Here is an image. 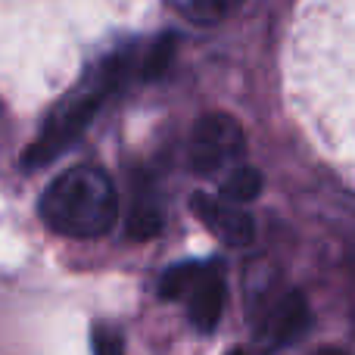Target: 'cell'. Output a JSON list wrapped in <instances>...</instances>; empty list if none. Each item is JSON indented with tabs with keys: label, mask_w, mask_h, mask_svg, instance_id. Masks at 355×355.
<instances>
[{
	"label": "cell",
	"mask_w": 355,
	"mask_h": 355,
	"mask_svg": "<svg viewBox=\"0 0 355 355\" xmlns=\"http://www.w3.org/2000/svg\"><path fill=\"white\" fill-rule=\"evenodd\" d=\"M131 75H137V56L131 47L110 53L94 72H87L78 81V87H72V94H66L50 110L47 122L41 125L35 141L28 144V150L22 156L25 172H37V168L50 166L53 159H60L85 135L87 125L97 119V112L110 103V97H116L122 91Z\"/></svg>",
	"instance_id": "obj_1"
},
{
	"label": "cell",
	"mask_w": 355,
	"mask_h": 355,
	"mask_svg": "<svg viewBox=\"0 0 355 355\" xmlns=\"http://www.w3.org/2000/svg\"><path fill=\"white\" fill-rule=\"evenodd\" d=\"M116 184L100 166H72L47 184L37 200L41 221L60 237L94 240L116 221Z\"/></svg>",
	"instance_id": "obj_2"
},
{
	"label": "cell",
	"mask_w": 355,
	"mask_h": 355,
	"mask_svg": "<svg viewBox=\"0 0 355 355\" xmlns=\"http://www.w3.org/2000/svg\"><path fill=\"white\" fill-rule=\"evenodd\" d=\"M162 300L187 302V315L196 331L212 334L225 315L227 281L221 262H181L159 277Z\"/></svg>",
	"instance_id": "obj_3"
},
{
	"label": "cell",
	"mask_w": 355,
	"mask_h": 355,
	"mask_svg": "<svg viewBox=\"0 0 355 355\" xmlns=\"http://www.w3.org/2000/svg\"><path fill=\"white\" fill-rule=\"evenodd\" d=\"M246 150L243 128L227 112H206L190 135V168L196 175H218L237 168Z\"/></svg>",
	"instance_id": "obj_4"
},
{
	"label": "cell",
	"mask_w": 355,
	"mask_h": 355,
	"mask_svg": "<svg viewBox=\"0 0 355 355\" xmlns=\"http://www.w3.org/2000/svg\"><path fill=\"white\" fill-rule=\"evenodd\" d=\"M312 324V312H309V302L300 290H287L284 296H277L268 306L262 318V327H259V337L268 346H290L302 337Z\"/></svg>",
	"instance_id": "obj_5"
},
{
	"label": "cell",
	"mask_w": 355,
	"mask_h": 355,
	"mask_svg": "<svg viewBox=\"0 0 355 355\" xmlns=\"http://www.w3.org/2000/svg\"><path fill=\"white\" fill-rule=\"evenodd\" d=\"M193 209L202 218V225L212 234H218V237L231 246H246L252 240V234H256V225H252V218L243 212V206H234L225 196L200 193V196H193Z\"/></svg>",
	"instance_id": "obj_6"
},
{
	"label": "cell",
	"mask_w": 355,
	"mask_h": 355,
	"mask_svg": "<svg viewBox=\"0 0 355 355\" xmlns=\"http://www.w3.org/2000/svg\"><path fill=\"white\" fill-rule=\"evenodd\" d=\"M166 225V215H162V206H159V196L156 190H137L135 193V202H131V212H128V237L131 240H153L156 234L162 231Z\"/></svg>",
	"instance_id": "obj_7"
},
{
	"label": "cell",
	"mask_w": 355,
	"mask_h": 355,
	"mask_svg": "<svg viewBox=\"0 0 355 355\" xmlns=\"http://www.w3.org/2000/svg\"><path fill=\"white\" fill-rule=\"evenodd\" d=\"M178 16L193 25H218L237 10L243 0H168Z\"/></svg>",
	"instance_id": "obj_8"
},
{
	"label": "cell",
	"mask_w": 355,
	"mask_h": 355,
	"mask_svg": "<svg viewBox=\"0 0 355 355\" xmlns=\"http://www.w3.org/2000/svg\"><path fill=\"white\" fill-rule=\"evenodd\" d=\"M259 193H262V175H259V168L237 166V168H231V172L225 175L218 196H225V200L234 202V206H243V202L256 200Z\"/></svg>",
	"instance_id": "obj_9"
},
{
	"label": "cell",
	"mask_w": 355,
	"mask_h": 355,
	"mask_svg": "<svg viewBox=\"0 0 355 355\" xmlns=\"http://www.w3.org/2000/svg\"><path fill=\"white\" fill-rule=\"evenodd\" d=\"M172 53H175V37L172 35L156 37L147 47V53L137 56V75H141V78H156V75H162L168 69V62H172Z\"/></svg>",
	"instance_id": "obj_10"
},
{
	"label": "cell",
	"mask_w": 355,
	"mask_h": 355,
	"mask_svg": "<svg viewBox=\"0 0 355 355\" xmlns=\"http://www.w3.org/2000/svg\"><path fill=\"white\" fill-rule=\"evenodd\" d=\"M91 343H94V355H122V337L112 334L110 327H97Z\"/></svg>",
	"instance_id": "obj_11"
},
{
	"label": "cell",
	"mask_w": 355,
	"mask_h": 355,
	"mask_svg": "<svg viewBox=\"0 0 355 355\" xmlns=\"http://www.w3.org/2000/svg\"><path fill=\"white\" fill-rule=\"evenodd\" d=\"M318 355H343V352H337V349H324V352H318Z\"/></svg>",
	"instance_id": "obj_12"
},
{
	"label": "cell",
	"mask_w": 355,
	"mask_h": 355,
	"mask_svg": "<svg viewBox=\"0 0 355 355\" xmlns=\"http://www.w3.org/2000/svg\"><path fill=\"white\" fill-rule=\"evenodd\" d=\"M231 355H246V352H231Z\"/></svg>",
	"instance_id": "obj_13"
}]
</instances>
